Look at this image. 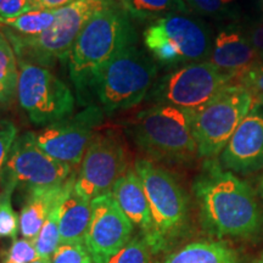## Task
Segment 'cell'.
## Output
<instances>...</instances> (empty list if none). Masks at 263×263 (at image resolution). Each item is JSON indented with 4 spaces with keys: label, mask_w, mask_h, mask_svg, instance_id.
<instances>
[{
    "label": "cell",
    "mask_w": 263,
    "mask_h": 263,
    "mask_svg": "<svg viewBox=\"0 0 263 263\" xmlns=\"http://www.w3.org/2000/svg\"><path fill=\"white\" fill-rule=\"evenodd\" d=\"M233 84L244 88L252 98V108L263 105V62L257 64L240 73L233 80Z\"/></svg>",
    "instance_id": "4316f807"
},
{
    "label": "cell",
    "mask_w": 263,
    "mask_h": 263,
    "mask_svg": "<svg viewBox=\"0 0 263 263\" xmlns=\"http://www.w3.org/2000/svg\"><path fill=\"white\" fill-rule=\"evenodd\" d=\"M134 170L143 183L153 221L151 234L145 241L151 254L168 251L188 228V195L168 171L153 161L138 159Z\"/></svg>",
    "instance_id": "277c9868"
},
{
    "label": "cell",
    "mask_w": 263,
    "mask_h": 263,
    "mask_svg": "<svg viewBox=\"0 0 263 263\" xmlns=\"http://www.w3.org/2000/svg\"><path fill=\"white\" fill-rule=\"evenodd\" d=\"M232 83L233 77L223 73L209 60L193 62L159 78L146 98L155 105L197 111Z\"/></svg>",
    "instance_id": "30bf717a"
},
{
    "label": "cell",
    "mask_w": 263,
    "mask_h": 263,
    "mask_svg": "<svg viewBox=\"0 0 263 263\" xmlns=\"http://www.w3.org/2000/svg\"><path fill=\"white\" fill-rule=\"evenodd\" d=\"M55 10H35L15 18L0 20V26L24 37H34L50 27L55 21Z\"/></svg>",
    "instance_id": "603a6c76"
},
{
    "label": "cell",
    "mask_w": 263,
    "mask_h": 263,
    "mask_svg": "<svg viewBox=\"0 0 263 263\" xmlns=\"http://www.w3.org/2000/svg\"><path fill=\"white\" fill-rule=\"evenodd\" d=\"M116 0H74L68 5L55 10V21L41 34L24 37L11 29L0 26L14 48L16 58L26 59L45 67L67 62L78 35L87 22L99 10Z\"/></svg>",
    "instance_id": "5b68a950"
},
{
    "label": "cell",
    "mask_w": 263,
    "mask_h": 263,
    "mask_svg": "<svg viewBox=\"0 0 263 263\" xmlns=\"http://www.w3.org/2000/svg\"><path fill=\"white\" fill-rule=\"evenodd\" d=\"M32 263H50V258H41L39 257L38 259H35L34 262Z\"/></svg>",
    "instance_id": "e575fe53"
},
{
    "label": "cell",
    "mask_w": 263,
    "mask_h": 263,
    "mask_svg": "<svg viewBox=\"0 0 263 263\" xmlns=\"http://www.w3.org/2000/svg\"><path fill=\"white\" fill-rule=\"evenodd\" d=\"M209 61L234 80L236 76L261 61V58L248 35L235 27H227L217 33L213 39Z\"/></svg>",
    "instance_id": "2e32d148"
},
{
    "label": "cell",
    "mask_w": 263,
    "mask_h": 263,
    "mask_svg": "<svg viewBox=\"0 0 263 263\" xmlns=\"http://www.w3.org/2000/svg\"><path fill=\"white\" fill-rule=\"evenodd\" d=\"M73 167L45 154L35 143L33 132L17 137L0 185H10L29 192L33 189L61 185L73 173Z\"/></svg>",
    "instance_id": "8fae6325"
},
{
    "label": "cell",
    "mask_w": 263,
    "mask_h": 263,
    "mask_svg": "<svg viewBox=\"0 0 263 263\" xmlns=\"http://www.w3.org/2000/svg\"><path fill=\"white\" fill-rule=\"evenodd\" d=\"M17 139V127L10 120H0V182L12 146Z\"/></svg>",
    "instance_id": "4dcf8cb0"
},
{
    "label": "cell",
    "mask_w": 263,
    "mask_h": 263,
    "mask_svg": "<svg viewBox=\"0 0 263 263\" xmlns=\"http://www.w3.org/2000/svg\"><path fill=\"white\" fill-rule=\"evenodd\" d=\"M190 11L200 16L217 20L235 17L238 14L236 0H184Z\"/></svg>",
    "instance_id": "484cf974"
},
{
    "label": "cell",
    "mask_w": 263,
    "mask_h": 263,
    "mask_svg": "<svg viewBox=\"0 0 263 263\" xmlns=\"http://www.w3.org/2000/svg\"><path fill=\"white\" fill-rule=\"evenodd\" d=\"M74 0H33V11L35 10H57L68 5Z\"/></svg>",
    "instance_id": "836d02e7"
},
{
    "label": "cell",
    "mask_w": 263,
    "mask_h": 263,
    "mask_svg": "<svg viewBox=\"0 0 263 263\" xmlns=\"http://www.w3.org/2000/svg\"><path fill=\"white\" fill-rule=\"evenodd\" d=\"M200 222L217 239H254L263 230L255 192L219 161L207 160L193 185Z\"/></svg>",
    "instance_id": "6da1fadb"
},
{
    "label": "cell",
    "mask_w": 263,
    "mask_h": 263,
    "mask_svg": "<svg viewBox=\"0 0 263 263\" xmlns=\"http://www.w3.org/2000/svg\"><path fill=\"white\" fill-rule=\"evenodd\" d=\"M133 18L112 3L87 22L68 55L70 78L82 106L91 105V87L100 71L128 47L136 45Z\"/></svg>",
    "instance_id": "7a4b0ae2"
},
{
    "label": "cell",
    "mask_w": 263,
    "mask_h": 263,
    "mask_svg": "<svg viewBox=\"0 0 263 263\" xmlns=\"http://www.w3.org/2000/svg\"><path fill=\"white\" fill-rule=\"evenodd\" d=\"M157 66L137 45L122 50L105 66L91 87V105L105 114L136 106L155 83Z\"/></svg>",
    "instance_id": "8992f818"
},
{
    "label": "cell",
    "mask_w": 263,
    "mask_h": 263,
    "mask_svg": "<svg viewBox=\"0 0 263 263\" xmlns=\"http://www.w3.org/2000/svg\"><path fill=\"white\" fill-rule=\"evenodd\" d=\"M144 44L160 65L176 67L209 60L213 39L209 25L200 17L172 14L147 26Z\"/></svg>",
    "instance_id": "52a82bcc"
},
{
    "label": "cell",
    "mask_w": 263,
    "mask_h": 263,
    "mask_svg": "<svg viewBox=\"0 0 263 263\" xmlns=\"http://www.w3.org/2000/svg\"><path fill=\"white\" fill-rule=\"evenodd\" d=\"M160 263H241V259L227 242L201 240L171 252Z\"/></svg>",
    "instance_id": "ffe728a7"
},
{
    "label": "cell",
    "mask_w": 263,
    "mask_h": 263,
    "mask_svg": "<svg viewBox=\"0 0 263 263\" xmlns=\"http://www.w3.org/2000/svg\"><path fill=\"white\" fill-rule=\"evenodd\" d=\"M248 37L250 42H251L252 47L255 48V50L258 52L259 58H261L263 55V20L258 25L252 27L251 32L248 34Z\"/></svg>",
    "instance_id": "d6a6232c"
},
{
    "label": "cell",
    "mask_w": 263,
    "mask_h": 263,
    "mask_svg": "<svg viewBox=\"0 0 263 263\" xmlns=\"http://www.w3.org/2000/svg\"><path fill=\"white\" fill-rule=\"evenodd\" d=\"M111 194L132 224L139 228L143 238L145 240L149 238L153 221L145 190L137 171L128 168L115 183Z\"/></svg>",
    "instance_id": "e0dca14e"
},
{
    "label": "cell",
    "mask_w": 263,
    "mask_h": 263,
    "mask_svg": "<svg viewBox=\"0 0 263 263\" xmlns=\"http://www.w3.org/2000/svg\"><path fill=\"white\" fill-rule=\"evenodd\" d=\"M117 4L133 20L156 21L172 14H189L184 0H116Z\"/></svg>",
    "instance_id": "44dd1931"
},
{
    "label": "cell",
    "mask_w": 263,
    "mask_h": 263,
    "mask_svg": "<svg viewBox=\"0 0 263 263\" xmlns=\"http://www.w3.org/2000/svg\"><path fill=\"white\" fill-rule=\"evenodd\" d=\"M68 185V184H67ZM61 202V201H60ZM59 205L52 210L50 215L43 224L37 238L33 240L35 250L41 258H50L61 244L60 226H59Z\"/></svg>",
    "instance_id": "cb8c5ba5"
},
{
    "label": "cell",
    "mask_w": 263,
    "mask_h": 263,
    "mask_svg": "<svg viewBox=\"0 0 263 263\" xmlns=\"http://www.w3.org/2000/svg\"><path fill=\"white\" fill-rule=\"evenodd\" d=\"M256 263H263V255L261 256V257H259V259Z\"/></svg>",
    "instance_id": "8d00e7d4"
},
{
    "label": "cell",
    "mask_w": 263,
    "mask_h": 263,
    "mask_svg": "<svg viewBox=\"0 0 263 263\" xmlns=\"http://www.w3.org/2000/svg\"><path fill=\"white\" fill-rule=\"evenodd\" d=\"M252 110V98L244 88L229 84L209 104L194 111L193 133L199 157L221 155L236 128Z\"/></svg>",
    "instance_id": "9c48e42d"
},
{
    "label": "cell",
    "mask_w": 263,
    "mask_h": 263,
    "mask_svg": "<svg viewBox=\"0 0 263 263\" xmlns=\"http://www.w3.org/2000/svg\"><path fill=\"white\" fill-rule=\"evenodd\" d=\"M134 226L112 194L91 200V217L84 245L94 263H107L133 238Z\"/></svg>",
    "instance_id": "5bb4252c"
},
{
    "label": "cell",
    "mask_w": 263,
    "mask_h": 263,
    "mask_svg": "<svg viewBox=\"0 0 263 263\" xmlns=\"http://www.w3.org/2000/svg\"><path fill=\"white\" fill-rule=\"evenodd\" d=\"M68 179L61 185L33 189L27 192L20 213V233L22 238L34 240L52 210L59 205L67 190Z\"/></svg>",
    "instance_id": "d6986e66"
},
{
    "label": "cell",
    "mask_w": 263,
    "mask_h": 263,
    "mask_svg": "<svg viewBox=\"0 0 263 263\" xmlns=\"http://www.w3.org/2000/svg\"><path fill=\"white\" fill-rule=\"evenodd\" d=\"M17 64L16 97L31 122L47 127L70 117L76 107V98L70 87L49 67L26 59H17Z\"/></svg>",
    "instance_id": "ba28073f"
},
{
    "label": "cell",
    "mask_w": 263,
    "mask_h": 263,
    "mask_svg": "<svg viewBox=\"0 0 263 263\" xmlns=\"http://www.w3.org/2000/svg\"><path fill=\"white\" fill-rule=\"evenodd\" d=\"M105 112L97 105L87 106L81 112L71 115L37 133L33 132L41 149L60 162L78 166L94 137V129L104 121Z\"/></svg>",
    "instance_id": "4fadbf2b"
},
{
    "label": "cell",
    "mask_w": 263,
    "mask_h": 263,
    "mask_svg": "<svg viewBox=\"0 0 263 263\" xmlns=\"http://www.w3.org/2000/svg\"><path fill=\"white\" fill-rule=\"evenodd\" d=\"M74 182L76 173H72L68 178L67 190L59 206L61 244H84L85 233L90 222L91 201L77 194L74 190Z\"/></svg>",
    "instance_id": "ac0fdd59"
},
{
    "label": "cell",
    "mask_w": 263,
    "mask_h": 263,
    "mask_svg": "<svg viewBox=\"0 0 263 263\" xmlns=\"http://www.w3.org/2000/svg\"><path fill=\"white\" fill-rule=\"evenodd\" d=\"M50 263H94L84 244H60L50 257Z\"/></svg>",
    "instance_id": "f546056e"
},
{
    "label": "cell",
    "mask_w": 263,
    "mask_h": 263,
    "mask_svg": "<svg viewBox=\"0 0 263 263\" xmlns=\"http://www.w3.org/2000/svg\"><path fill=\"white\" fill-rule=\"evenodd\" d=\"M127 172V151L115 132L95 134L76 174L74 190L84 199L111 193L115 183Z\"/></svg>",
    "instance_id": "7c38bea8"
},
{
    "label": "cell",
    "mask_w": 263,
    "mask_h": 263,
    "mask_svg": "<svg viewBox=\"0 0 263 263\" xmlns=\"http://www.w3.org/2000/svg\"><path fill=\"white\" fill-rule=\"evenodd\" d=\"M261 61L263 62V55H262V57H261Z\"/></svg>",
    "instance_id": "74e56055"
},
{
    "label": "cell",
    "mask_w": 263,
    "mask_h": 263,
    "mask_svg": "<svg viewBox=\"0 0 263 263\" xmlns=\"http://www.w3.org/2000/svg\"><path fill=\"white\" fill-rule=\"evenodd\" d=\"M18 64L15 50L0 29V104H10L17 89Z\"/></svg>",
    "instance_id": "7402d4cb"
},
{
    "label": "cell",
    "mask_w": 263,
    "mask_h": 263,
    "mask_svg": "<svg viewBox=\"0 0 263 263\" xmlns=\"http://www.w3.org/2000/svg\"><path fill=\"white\" fill-rule=\"evenodd\" d=\"M39 258L33 240L16 238L4 252L2 263H32Z\"/></svg>",
    "instance_id": "f1b7e54d"
},
{
    "label": "cell",
    "mask_w": 263,
    "mask_h": 263,
    "mask_svg": "<svg viewBox=\"0 0 263 263\" xmlns=\"http://www.w3.org/2000/svg\"><path fill=\"white\" fill-rule=\"evenodd\" d=\"M223 168L249 174L263 168V111L252 108L219 155Z\"/></svg>",
    "instance_id": "9a60e30c"
},
{
    "label": "cell",
    "mask_w": 263,
    "mask_h": 263,
    "mask_svg": "<svg viewBox=\"0 0 263 263\" xmlns=\"http://www.w3.org/2000/svg\"><path fill=\"white\" fill-rule=\"evenodd\" d=\"M33 11V0H0V20L15 18Z\"/></svg>",
    "instance_id": "1f68e13d"
},
{
    "label": "cell",
    "mask_w": 263,
    "mask_h": 263,
    "mask_svg": "<svg viewBox=\"0 0 263 263\" xmlns=\"http://www.w3.org/2000/svg\"><path fill=\"white\" fill-rule=\"evenodd\" d=\"M150 261L151 250L143 235L139 234L133 236L107 263H151Z\"/></svg>",
    "instance_id": "83f0119b"
},
{
    "label": "cell",
    "mask_w": 263,
    "mask_h": 263,
    "mask_svg": "<svg viewBox=\"0 0 263 263\" xmlns=\"http://www.w3.org/2000/svg\"><path fill=\"white\" fill-rule=\"evenodd\" d=\"M259 192H261V195L263 197V177L261 178V182H259Z\"/></svg>",
    "instance_id": "d590c367"
},
{
    "label": "cell",
    "mask_w": 263,
    "mask_h": 263,
    "mask_svg": "<svg viewBox=\"0 0 263 263\" xmlns=\"http://www.w3.org/2000/svg\"><path fill=\"white\" fill-rule=\"evenodd\" d=\"M15 188L0 185V239L17 238L20 233V216L12 207V193Z\"/></svg>",
    "instance_id": "d4e9b609"
},
{
    "label": "cell",
    "mask_w": 263,
    "mask_h": 263,
    "mask_svg": "<svg viewBox=\"0 0 263 263\" xmlns=\"http://www.w3.org/2000/svg\"><path fill=\"white\" fill-rule=\"evenodd\" d=\"M194 111L156 104L140 111L128 126V134L153 160L171 164L193 162L199 156L193 133Z\"/></svg>",
    "instance_id": "3957f363"
}]
</instances>
